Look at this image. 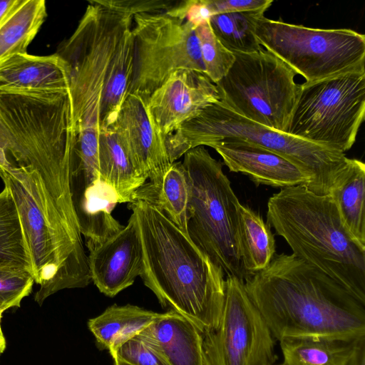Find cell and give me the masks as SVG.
<instances>
[{"mask_svg":"<svg viewBox=\"0 0 365 365\" xmlns=\"http://www.w3.org/2000/svg\"><path fill=\"white\" fill-rule=\"evenodd\" d=\"M112 358L113 359L114 365H129L115 357H112Z\"/></svg>","mask_w":365,"mask_h":365,"instance_id":"obj_37","label":"cell"},{"mask_svg":"<svg viewBox=\"0 0 365 365\" xmlns=\"http://www.w3.org/2000/svg\"><path fill=\"white\" fill-rule=\"evenodd\" d=\"M210 147L231 172L247 175L256 185L274 187L302 185L309 178L296 165L269 150L237 138H226Z\"/></svg>","mask_w":365,"mask_h":365,"instance_id":"obj_15","label":"cell"},{"mask_svg":"<svg viewBox=\"0 0 365 365\" xmlns=\"http://www.w3.org/2000/svg\"><path fill=\"white\" fill-rule=\"evenodd\" d=\"M101 180L116 193L119 203H130L148 180L133 164L125 146L110 128L101 133L98 148Z\"/></svg>","mask_w":365,"mask_h":365,"instance_id":"obj_19","label":"cell"},{"mask_svg":"<svg viewBox=\"0 0 365 365\" xmlns=\"http://www.w3.org/2000/svg\"><path fill=\"white\" fill-rule=\"evenodd\" d=\"M133 16L89 1L73 34L57 53L70 73L77 145L96 150L101 132L115 120L133 78Z\"/></svg>","mask_w":365,"mask_h":365,"instance_id":"obj_1","label":"cell"},{"mask_svg":"<svg viewBox=\"0 0 365 365\" xmlns=\"http://www.w3.org/2000/svg\"><path fill=\"white\" fill-rule=\"evenodd\" d=\"M16 0H0V21L8 14Z\"/></svg>","mask_w":365,"mask_h":365,"instance_id":"obj_35","label":"cell"},{"mask_svg":"<svg viewBox=\"0 0 365 365\" xmlns=\"http://www.w3.org/2000/svg\"><path fill=\"white\" fill-rule=\"evenodd\" d=\"M165 12L170 16L190 21L195 28L210 20L212 16L207 0L182 1Z\"/></svg>","mask_w":365,"mask_h":365,"instance_id":"obj_32","label":"cell"},{"mask_svg":"<svg viewBox=\"0 0 365 365\" xmlns=\"http://www.w3.org/2000/svg\"><path fill=\"white\" fill-rule=\"evenodd\" d=\"M365 115V67L300 84L287 131L344 153L356 141Z\"/></svg>","mask_w":365,"mask_h":365,"instance_id":"obj_7","label":"cell"},{"mask_svg":"<svg viewBox=\"0 0 365 365\" xmlns=\"http://www.w3.org/2000/svg\"><path fill=\"white\" fill-rule=\"evenodd\" d=\"M46 16L44 0H16L0 21V61L26 53Z\"/></svg>","mask_w":365,"mask_h":365,"instance_id":"obj_24","label":"cell"},{"mask_svg":"<svg viewBox=\"0 0 365 365\" xmlns=\"http://www.w3.org/2000/svg\"><path fill=\"white\" fill-rule=\"evenodd\" d=\"M239 239L242 264L249 277L266 268L276 252L269 225L248 206L239 207Z\"/></svg>","mask_w":365,"mask_h":365,"instance_id":"obj_25","label":"cell"},{"mask_svg":"<svg viewBox=\"0 0 365 365\" xmlns=\"http://www.w3.org/2000/svg\"><path fill=\"white\" fill-rule=\"evenodd\" d=\"M73 206L88 251L120 231L123 225L112 215L119 203L115 192L103 180L72 195Z\"/></svg>","mask_w":365,"mask_h":365,"instance_id":"obj_18","label":"cell"},{"mask_svg":"<svg viewBox=\"0 0 365 365\" xmlns=\"http://www.w3.org/2000/svg\"><path fill=\"white\" fill-rule=\"evenodd\" d=\"M0 267L32 271L19 212L6 185L0 192Z\"/></svg>","mask_w":365,"mask_h":365,"instance_id":"obj_26","label":"cell"},{"mask_svg":"<svg viewBox=\"0 0 365 365\" xmlns=\"http://www.w3.org/2000/svg\"><path fill=\"white\" fill-rule=\"evenodd\" d=\"M278 341L285 337H365V303L294 255H275L244 282Z\"/></svg>","mask_w":365,"mask_h":365,"instance_id":"obj_2","label":"cell"},{"mask_svg":"<svg viewBox=\"0 0 365 365\" xmlns=\"http://www.w3.org/2000/svg\"><path fill=\"white\" fill-rule=\"evenodd\" d=\"M190 194L187 230L192 240L225 277L245 281L239 239L240 205L220 161L204 146L184 154Z\"/></svg>","mask_w":365,"mask_h":365,"instance_id":"obj_6","label":"cell"},{"mask_svg":"<svg viewBox=\"0 0 365 365\" xmlns=\"http://www.w3.org/2000/svg\"><path fill=\"white\" fill-rule=\"evenodd\" d=\"M264 11L225 13L210 19L212 29L222 44L233 53H249L262 48L255 35V28Z\"/></svg>","mask_w":365,"mask_h":365,"instance_id":"obj_27","label":"cell"},{"mask_svg":"<svg viewBox=\"0 0 365 365\" xmlns=\"http://www.w3.org/2000/svg\"><path fill=\"white\" fill-rule=\"evenodd\" d=\"M195 32L205 75L215 84L227 74L235 61V56L217 38L210 20L197 26Z\"/></svg>","mask_w":365,"mask_h":365,"instance_id":"obj_28","label":"cell"},{"mask_svg":"<svg viewBox=\"0 0 365 365\" xmlns=\"http://www.w3.org/2000/svg\"><path fill=\"white\" fill-rule=\"evenodd\" d=\"M345 365H365V337L359 340L354 352Z\"/></svg>","mask_w":365,"mask_h":365,"instance_id":"obj_34","label":"cell"},{"mask_svg":"<svg viewBox=\"0 0 365 365\" xmlns=\"http://www.w3.org/2000/svg\"><path fill=\"white\" fill-rule=\"evenodd\" d=\"M133 78L130 93L148 97L174 72L205 74L195 28L165 11L135 14Z\"/></svg>","mask_w":365,"mask_h":365,"instance_id":"obj_10","label":"cell"},{"mask_svg":"<svg viewBox=\"0 0 365 365\" xmlns=\"http://www.w3.org/2000/svg\"><path fill=\"white\" fill-rule=\"evenodd\" d=\"M91 281L103 294L113 297L131 286L143 269V249L138 223L132 213L116 234L89 251Z\"/></svg>","mask_w":365,"mask_h":365,"instance_id":"obj_14","label":"cell"},{"mask_svg":"<svg viewBox=\"0 0 365 365\" xmlns=\"http://www.w3.org/2000/svg\"><path fill=\"white\" fill-rule=\"evenodd\" d=\"M163 313L135 305L113 304L88 322L89 330L101 349L114 351L161 317Z\"/></svg>","mask_w":365,"mask_h":365,"instance_id":"obj_21","label":"cell"},{"mask_svg":"<svg viewBox=\"0 0 365 365\" xmlns=\"http://www.w3.org/2000/svg\"><path fill=\"white\" fill-rule=\"evenodd\" d=\"M204 334L211 365H274V337L250 298L244 281L226 277L217 327Z\"/></svg>","mask_w":365,"mask_h":365,"instance_id":"obj_11","label":"cell"},{"mask_svg":"<svg viewBox=\"0 0 365 365\" xmlns=\"http://www.w3.org/2000/svg\"><path fill=\"white\" fill-rule=\"evenodd\" d=\"M0 92L70 93V73L57 53L16 54L0 61Z\"/></svg>","mask_w":365,"mask_h":365,"instance_id":"obj_16","label":"cell"},{"mask_svg":"<svg viewBox=\"0 0 365 365\" xmlns=\"http://www.w3.org/2000/svg\"><path fill=\"white\" fill-rule=\"evenodd\" d=\"M362 338L285 337L279 340L284 356L282 364L345 365Z\"/></svg>","mask_w":365,"mask_h":365,"instance_id":"obj_23","label":"cell"},{"mask_svg":"<svg viewBox=\"0 0 365 365\" xmlns=\"http://www.w3.org/2000/svg\"><path fill=\"white\" fill-rule=\"evenodd\" d=\"M226 138L245 140L287 159L309 178L307 189L319 195H329L349 159L344 153L247 119L220 101L168 135L165 143L174 163L192 148L210 147Z\"/></svg>","mask_w":365,"mask_h":365,"instance_id":"obj_5","label":"cell"},{"mask_svg":"<svg viewBox=\"0 0 365 365\" xmlns=\"http://www.w3.org/2000/svg\"><path fill=\"white\" fill-rule=\"evenodd\" d=\"M143 249L144 284L160 304L192 322L203 334L219 323L225 297L222 270L161 210L142 200L128 203Z\"/></svg>","mask_w":365,"mask_h":365,"instance_id":"obj_3","label":"cell"},{"mask_svg":"<svg viewBox=\"0 0 365 365\" xmlns=\"http://www.w3.org/2000/svg\"><path fill=\"white\" fill-rule=\"evenodd\" d=\"M129 365H168L148 344L136 336L110 353Z\"/></svg>","mask_w":365,"mask_h":365,"instance_id":"obj_30","label":"cell"},{"mask_svg":"<svg viewBox=\"0 0 365 365\" xmlns=\"http://www.w3.org/2000/svg\"><path fill=\"white\" fill-rule=\"evenodd\" d=\"M147 98L130 93L108 128L117 134L139 172L149 181H155L173 163L165 138L158 132L148 114Z\"/></svg>","mask_w":365,"mask_h":365,"instance_id":"obj_13","label":"cell"},{"mask_svg":"<svg viewBox=\"0 0 365 365\" xmlns=\"http://www.w3.org/2000/svg\"><path fill=\"white\" fill-rule=\"evenodd\" d=\"M212 15L225 13L264 11L270 7L272 0H207Z\"/></svg>","mask_w":365,"mask_h":365,"instance_id":"obj_33","label":"cell"},{"mask_svg":"<svg viewBox=\"0 0 365 365\" xmlns=\"http://www.w3.org/2000/svg\"><path fill=\"white\" fill-rule=\"evenodd\" d=\"M34 279L25 269L0 267V313L20 306L21 300L31 292Z\"/></svg>","mask_w":365,"mask_h":365,"instance_id":"obj_29","label":"cell"},{"mask_svg":"<svg viewBox=\"0 0 365 365\" xmlns=\"http://www.w3.org/2000/svg\"><path fill=\"white\" fill-rule=\"evenodd\" d=\"M138 336L168 365H211L203 333L173 310L163 313Z\"/></svg>","mask_w":365,"mask_h":365,"instance_id":"obj_17","label":"cell"},{"mask_svg":"<svg viewBox=\"0 0 365 365\" xmlns=\"http://www.w3.org/2000/svg\"><path fill=\"white\" fill-rule=\"evenodd\" d=\"M1 172H2V170H1V168H0V175H1Z\"/></svg>","mask_w":365,"mask_h":365,"instance_id":"obj_38","label":"cell"},{"mask_svg":"<svg viewBox=\"0 0 365 365\" xmlns=\"http://www.w3.org/2000/svg\"><path fill=\"white\" fill-rule=\"evenodd\" d=\"M267 221L293 255L365 303V247L346 231L330 195L282 188L268 200Z\"/></svg>","mask_w":365,"mask_h":365,"instance_id":"obj_4","label":"cell"},{"mask_svg":"<svg viewBox=\"0 0 365 365\" xmlns=\"http://www.w3.org/2000/svg\"><path fill=\"white\" fill-rule=\"evenodd\" d=\"M281 365H283V364H281Z\"/></svg>","mask_w":365,"mask_h":365,"instance_id":"obj_39","label":"cell"},{"mask_svg":"<svg viewBox=\"0 0 365 365\" xmlns=\"http://www.w3.org/2000/svg\"><path fill=\"white\" fill-rule=\"evenodd\" d=\"M190 194L189 178L182 163L174 162L158 180L143 185L135 192L133 201L142 200L154 205L187 233Z\"/></svg>","mask_w":365,"mask_h":365,"instance_id":"obj_20","label":"cell"},{"mask_svg":"<svg viewBox=\"0 0 365 365\" xmlns=\"http://www.w3.org/2000/svg\"><path fill=\"white\" fill-rule=\"evenodd\" d=\"M1 314H2L0 313V355L1 353H3L6 348V341L1 327Z\"/></svg>","mask_w":365,"mask_h":365,"instance_id":"obj_36","label":"cell"},{"mask_svg":"<svg viewBox=\"0 0 365 365\" xmlns=\"http://www.w3.org/2000/svg\"><path fill=\"white\" fill-rule=\"evenodd\" d=\"M255 35L305 82H314L365 63V36L349 29H314L259 18Z\"/></svg>","mask_w":365,"mask_h":365,"instance_id":"obj_9","label":"cell"},{"mask_svg":"<svg viewBox=\"0 0 365 365\" xmlns=\"http://www.w3.org/2000/svg\"><path fill=\"white\" fill-rule=\"evenodd\" d=\"M349 235L365 247V165L349 159L329 192Z\"/></svg>","mask_w":365,"mask_h":365,"instance_id":"obj_22","label":"cell"},{"mask_svg":"<svg viewBox=\"0 0 365 365\" xmlns=\"http://www.w3.org/2000/svg\"><path fill=\"white\" fill-rule=\"evenodd\" d=\"M220 100L216 85L205 74L180 69L147 98L146 110L154 127L166 138Z\"/></svg>","mask_w":365,"mask_h":365,"instance_id":"obj_12","label":"cell"},{"mask_svg":"<svg viewBox=\"0 0 365 365\" xmlns=\"http://www.w3.org/2000/svg\"><path fill=\"white\" fill-rule=\"evenodd\" d=\"M108 8L132 16L143 13L166 11L177 2L170 0H97Z\"/></svg>","mask_w":365,"mask_h":365,"instance_id":"obj_31","label":"cell"},{"mask_svg":"<svg viewBox=\"0 0 365 365\" xmlns=\"http://www.w3.org/2000/svg\"><path fill=\"white\" fill-rule=\"evenodd\" d=\"M233 54L232 66L215 83L220 101L247 119L287 133L300 91L297 73L264 48Z\"/></svg>","mask_w":365,"mask_h":365,"instance_id":"obj_8","label":"cell"}]
</instances>
